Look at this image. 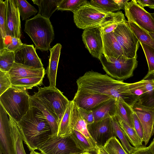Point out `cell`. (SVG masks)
<instances>
[{"label": "cell", "mask_w": 154, "mask_h": 154, "mask_svg": "<svg viewBox=\"0 0 154 154\" xmlns=\"http://www.w3.org/2000/svg\"><path fill=\"white\" fill-rule=\"evenodd\" d=\"M78 89L90 93L106 95L121 99L133 107L139 97L131 94L128 83L93 71L86 72L77 80Z\"/></svg>", "instance_id": "6da1fadb"}, {"label": "cell", "mask_w": 154, "mask_h": 154, "mask_svg": "<svg viewBox=\"0 0 154 154\" xmlns=\"http://www.w3.org/2000/svg\"><path fill=\"white\" fill-rule=\"evenodd\" d=\"M23 141L31 151L38 147L52 135L51 130L42 112L30 106L27 113L18 122Z\"/></svg>", "instance_id": "7a4b0ae2"}, {"label": "cell", "mask_w": 154, "mask_h": 154, "mask_svg": "<svg viewBox=\"0 0 154 154\" xmlns=\"http://www.w3.org/2000/svg\"><path fill=\"white\" fill-rule=\"evenodd\" d=\"M24 31L32 41L36 49L46 51L51 48L50 44L54 39V34L49 19L37 14L26 20Z\"/></svg>", "instance_id": "3957f363"}, {"label": "cell", "mask_w": 154, "mask_h": 154, "mask_svg": "<svg viewBox=\"0 0 154 154\" xmlns=\"http://www.w3.org/2000/svg\"><path fill=\"white\" fill-rule=\"evenodd\" d=\"M29 98L26 89L11 87L0 96V104L8 116L18 122L30 108Z\"/></svg>", "instance_id": "277c9868"}, {"label": "cell", "mask_w": 154, "mask_h": 154, "mask_svg": "<svg viewBox=\"0 0 154 154\" xmlns=\"http://www.w3.org/2000/svg\"><path fill=\"white\" fill-rule=\"evenodd\" d=\"M113 13L105 11L86 0L73 12V20L77 27L84 29L100 26Z\"/></svg>", "instance_id": "5b68a950"}, {"label": "cell", "mask_w": 154, "mask_h": 154, "mask_svg": "<svg viewBox=\"0 0 154 154\" xmlns=\"http://www.w3.org/2000/svg\"><path fill=\"white\" fill-rule=\"evenodd\" d=\"M99 59L106 74L118 80L123 81L132 76L137 66L138 61L135 58H128L120 56L107 60L102 54Z\"/></svg>", "instance_id": "8992f818"}, {"label": "cell", "mask_w": 154, "mask_h": 154, "mask_svg": "<svg viewBox=\"0 0 154 154\" xmlns=\"http://www.w3.org/2000/svg\"><path fill=\"white\" fill-rule=\"evenodd\" d=\"M34 95L47 104L60 122L69 101L63 93L57 88L45 86L39 88Z\"/></svg>", "instance_id": "52a82bcc"}, {"label": "cell", "mask_w": 154, "mask_h": 154, "mask_svg": "<svg viewBox=\"0 0 154 154\" xmlns=\"http://www.w3.org/2000/svg\"><path fill=\"white\" fill-rule=\"evenodd\" d=\"M112 32L125 57L128 58H137V52L140 43L131 30L128 21L119 24Z\"/></svg>", "instance_id": "ba28073f"}, {"label": "cell", "mask_w": 154, "mask_h": 154, "mask_svg": "<svg viewBox=\"0 0 154 154\" xmlns=\"http://www.w3.org/2000/svg\"><path fill=\"white\" fill-rule=\"evenodd\" d=\"M37 149L43 154H70L82 152L77 147L71 135L63 137L51 136Z\"/></svg>", "instance_id": "9c48e42d"}, {"label": "cell", "mask_w": 154, "mask_h": 154, "mask_svg": "<svg viewBox=\"0 0 154 154\" xmlns=\"http://www.w3.org/2000/svg\"><path fill=\"white\" fill-rule=\"evenodd\" d=\"M124 10L128 21L135 23L148 32L154 33V20L150 13L140 7L135 0L128 2Z\"/></svg>", "instance_id": "30bf717a"}, {"label": "cell", "mask_w": 154, "mask_h": 154, "mask_svg": "<svg viewBox=\"0 0 154 154\" xmlns=\"http://www.w3.org/2000/svg\"><path fill=\"white\" fill-rule=\"evenodd\" d=\"M133 109L142 125L143 142L146 146L154 134V106H146L138 101L134 104Z\"/></svg>", "instance_id": "8fae6325"}, {"label": "cell", "mask_w": 154, "mask_h": 154, "mask_svg": "<svg viewBox=\"0 0 154 154\" xmlns=\"http://www.w3.org/2000/svg\"><path fill=\"white\" fill-rule=\"evenodd\" d=\"M87 128L90 134L99 147L103 146L109 139L115 136L112 117L87 125Z\"/></svg>", "instance_id": "7c38bea8"}, {"label": "cell", "mask_w": 154, "mask_h": 154, "mask_svg": "<svg viewBox=\"0 0 154 154\" xmlns=\"http://www.w3.org/2000/svg\"><path fill=\"white\" fill-rule=\"evenodd\" d=\"M82 40L85 48L91 55L98 59L103 53L102 34L98 26L84 29Z\"/></svg>", "instance_id": "4fadbf2b"}, {"label": "cell", "mask_w": 154, "mask_h": 154, "mask_svg": "<svg viewBox=\"0 0 154 154\" xmlns=\"http://www.w3.org/2000/svg\"><path fill=\"white\" fill-rule=\"evenodd\" d=\"M111 98H113L106 95L90 93L77 90L72 100L77 107L92 111Z\"/></svg>", "instance_id": "5bb4252c"}, {"label": "cell", "mask_w": 154, "mask_h": 154, "mask_svg": "<svg viewBox=\"0 0 154 154\" xmlns=\"http://www.w3.org/2000/svg\"><path fill=\"white\" fill-rule=\"evenodd\" d=\"M14 54L16 63L36 68H44L33 45L23 44L14 52Z\"/></svg>", "instance_id": "9a60e30c"}, {"label": "cell", "mask_w": 154, "mask_h": 154, "mask_svg": "<svg viewBox=\"0 0 154 154\" xmlns=\"http://www.w3.org/2000/svg\"><path fill=\"white\" fill-rule=\"evenodd\" d=\"M8 115L0 104V151L3 154H14L13 141Z\"/></svg>", "instance_id": "2e32d148"}, {"label": "cell", "mask_w": 154, "mask_h": 154, "mask_svg": "<svg viewBox=\"0 0 154 154\" xmlns=\"http://www.w3.org/2000/svg\"><path fill=\"white\" fill-rule=\"evenodd\" d=\"M7 20L8 35L20 38V15L17 0H8Z\"/></svg>", "instance_id": "e0dca14e"}, {"label": "cell", "mask_w": 154, "mask_h": 154, "mask_svg": "<svg viewBox=\"0 0 154 154\" xmlns=\"http://www.w3.org/2000/svg\"><path fill=\"white\" fill-rule=\"evenodd\" d=\"M29 103L30 106L39 109L46 119L51 130V136H57L60 122L55 114L45 103L34 95L30 96Z\"/></svg>", "instance_id": "ac0fdd59"}, {"label": "cell", "mask_w": 154, "mask_h": 154, "mask_svg": "<svg viewBox=\"0 0 154 154\" xmlns=\"http://www.w3.org/2000/svg\"><path fill=\"white\" fill-rule=\"evenodd\" d=\"M61 48V45L57 43L49 50V63L46 71L50 83L49 86L51 88H56L57 74Z\"/></svg>", "instance_id": "d6986e66"}, {"label": "cell", "mask_w": 154, "mask_h": 154, "mask_svg": "<svg viewBox=\"0 0 154 154\" xmlns=\"http://www.w3.org/2000/svg\"><path fill=\"white\" fill-rule=\"evenodd\" d=\"M103 43V54L108 60L110 58H117L124 56L123 50L115 38L112 32L102 34Z\"/></svg>", "instance_id": "ffe728a7"}, {"label": "cell", "mask_w": 154, "mask_h": 154, "mask_svg": "<svg viewBox=\"0 0 154 154\" xmlns=\"http://www.w3.org/2000/svg\"><path fill=\"white\" fill-rule=\"evenodd\" d=\"M10 77L20 78L33 76L44 77L45 74L44 68H38L14 63L8 72Z\"/></svg>", "instance_id": "44dd1931"}, {"label": "cell", "mask_w": 154, "mask_h": 154, "mask_svg": "<svg viewBox=\"0 0 154 154\" xmlns=\"http://www.w3.org/2000/svg\"><path fill=\"white\" fill-rule=\"evenodd\" d=\"M116 100L111 98L102 103L92 110L94 122L115 116L116 115Z\"/></svg>", "instance_id": "7402d4cb"}, {"label": "cell", "mask_w": 154, "mask_h": 154, "mask_svg": "<svg viewBox=\"0 0 154 154\" xmlns=\"http://www.w3.org/2000/svg\"><path fill=\"white\" fill-rule=\"evenodd\" d=\"M71 124L73 130L80 132L96 147H99L90 134L87 128V124L82 118L74 103L71 114Z\"/></svg>", "instance_id": "603a6c76"}, {"label": "cell", "mask_w": 154, "mask_h": 154, "mask_svg": "<svg viewBox=\"0 0 154 154\" xmlns=\"http://www.w3.org/2000/svg\"><path fill=\"white\" fill-rule=\"evenodd\" d=\"M8 117L14 154H26L23 147V140L18 123L11 117Z\"/></svg>", "instance_id": "cb8c5ba5"}, {"label": "cell", "mask_w": 154, "mask_h": 154, "mask_svg": "<svg viewBox=\"0 0 154 154\" xmlns=\"http://www.w3.org/2000/svg\"><path fill=\"white\" fill-rule=\"evenodd\" d=\"M73 105V100H69L67 108L60 122L57 137H65L70 136L72 133L73 130L71 126V117Z\"/></svg>", "instance_id": "d4e9b609"}, {"label": "cell", "mask_w": 154, "mask_h": 154, "mask_svg": "<svg viewBox=\"0 0 154 154\" xmlns=\"http://www.w3.org/2000/svg\"><path fill=\"white\" fill-rule=\"evenodd\" d=\"M62 0H32L38 8V14L49 19L52 14L57 10Z\"/></svg>", "instance_id": "484cf974"}, {"label": "cell", "mask_w": 154, "mask_h": 154, "mask_svg": "<svg viewBox=\"0 0 154 154\" xmlns=\"http://www.w3.org/2000/svg\"><path fill=\"white\" fill-rule=\"evenodd\" d=\"M133 107L124 101L116 100V116L124 121L131 127L134 128Z\"/></svg>", "instance_id": "4316f807"}, {"label": "cell", "mask_w": 154, "mask_h": 154, "mask_svg": "<svg viewBox=\"0 0 154 154\" xmlns=\"http://www.w3.org/2000/svg\"><path fill=\"white\" fill-rule=\"evenodd\" d=\"M8 0H0V50L6 48V38L8 35L7 9Z\"/></svg>", "instance_id": "83f0119b"}, {"label": "cell", "mask_w": 154, "mask_h": 154, "mask_svg": "<svg viewBox=\"0 0 154 154\" xmlns=\"http://www.w3.org/2000/svg\"><path fill=\"white\" fill-rule=\"evenodd\" d=\"M126 21L122 11L114 12L105 23L98 27L102 34H106L112 32L118 25Z\"/></svg>", "instance_id": "f1b7e54d"}, {"label": "cell", "mask_w": 154, "mask_h": 154, "mask_svg": "<svg viewBox=\"0 0 154 154\" xmlns=\"http://www.w3.org/2000/svg\"><path fill=\"white\" fill-rule=\"evenodd\" d=\"M44 78L42 76H33L20 78H10V79L12 87L26 90L31 89L34 87L41 84Z\"/></svg>", "instance_id": "f546056e"}, {"label": "cell", "mask_w": 154, "mask_h": 154, "mask_svg": "<svg viewBox=\"0 0 154 154\" xmlns=\"http://www.w3.org/2000/svg\"><path fill=\"white\" fill-rule=\"evenodd\" d=\"M119 125L124 133L128 140L135 148L143 145V141L140 139L136 131L119 117L115 116Z\"/></svg>", "instance_id": "4dcf8cb0"}, {"label": "cell", "mask_w": 154, "mask_h": 154, "mask_svg": "<svg viewBox=\"0 0 154 154\" xmlns=\"http://www.w3.org/2000/svg\"><path fill=\"white\" fill-rule=\"evenodd\" d=\"M77 147L82 152L90 151L99 147H96L84 135L79 131L73 130L71 135Z\"/></svg>", "instance_id": "1f68e13d"}, {"label": "cell", "mask_w": 154, "mask_h": 154, "mask_svg": "<svg viewBox=\"0 0 154 154\" xmlns=\"http://www.w3.org/2000/svg\"><path fill=\"white\" fill-rule=\"evenodd\" d=\"M112 128L115 136L118 137L122 143L125 150L131 154L135 148L130 144L129 142L117 122L115 116L112 117Z\"/></svg>", "instance_id": "d6a6232c"}, {"label": "cell", "mask_w": 154, "mask_h": 154, "mask_svg": "<svg viewBox=\"0 0 154 154\" xmlns=\"http://www.w3.org/2000/svg\"><path fill=\"white\" fill-rule=\"evenodd\" d=\"M15 63L14 52L6 48L0 50V70L8 72Z\"/></svg>", "instance_id": "836d02e7"}, {"label": "cell", "mask_w": 154, "mask_h": 154, "mask_svg": "<svg viewBox=\"0 0 154 154\" xmlns=\"http://www.w3.org/2000/svg\"><path fill=\"white\" fill-rule=\"evenodd\" d=\"M130 28L140 42L145 44L154 49V40L148 33L132 22L128 21Z\"/></svg>", "instance_id": "e575fe53"}, {"label": "cell", "mask_w": 154, "mask_h": 154, "mask_svg": "<svg viewBox=\"0 0 154 154\" xmlns=\"http://www.w3.org/2000/svg\"><path fill=\"white\" fill-rule=\"evenodd\" d=\"M103 147L109 154H129L115 136L109 139Z\"/></svg>", "instance_id": "d590c367"}, {"label": "cell", "mask_w": 154, "mask_h": 154, "mask_svg": "<svg viewBox=\"0 0 154 154\" xmlns=\"http://www.w3.org/2000/svg\"><path fill=\"white\" fill-rule=\"evenodd\" d=\"M20 16L22 20H26L30 16L35 15L38 11L25 0H17Z\"/></svg>", "instance_id": "8d00e7d4"}, {"label": "cell", "mask_w": 154, "mask_h": 154, "mask_svg": "<svg viewBox=\"0 0 154 154\" xmlns=\"http://www.w3.org/2000/svg\"><path fill=\"white\" fill-rule=\"evenodd\" d=\"M90 2L93 6L106 12H114L120 10L114 0H91Z\"/></svg>", "instance_id": "74e56055"}, {"label": "cell", "mask_w": 154, "mask_h": 154, "mask_svg": "<svg viewBox=\"0 0 154 154\" xmlns=\"http://www.w3.org/2000/svg\"><path fill=\"white\" fill-rule=\"evenodd\" d=\"M140 43L146 56L149 68L148 73L143 79L146 80L154 72V49L145 44Z\"/></svg>", "instance_id": "f35d334b"}, {"label": "cell", "mask_w": 154, "mask_h": 154, "mask_svg": "<svg viewBox=\"0 0 154 154\" xmlns=\"http://www.w3.org/2000/svg\"><path fill=\"white\" fill-rule=\"evenodd\" d=\"M86 0H62L59 4L58 11H69L75 12Z\"/></svg>", "instance_id": "ab89813d"}, {"label": "cell", "mask_w": 154, "mask_h": 154, "mask_svg": "<svg viewBox=\"0 0 154 154\" xmlns=\"http://www.w3.org/2000/svg\"><path fill=\"white\" fill-rule=\"evenodd\" d=\"M144 82V80L143 79L136 82L129 83V89L131 94L139 98L145 94Z\"/></svg>", "instance_id": "60d3db41"}, {"label": "cell", "mask_w": 154, "mask_h": 154, "mask_svg": "<svg viewBox=\"0 0 154 154\" xmlns=\"http://www.w3.org/2000/svg\"><path fill=\"white\" fill-rule=\"evenodd\" d=\"M11 87L8 72L0 70V96Z\"/></svg>", "instance_id": "b9f144b4"}, {"label": "cell", "mask_w": 154, "mask_h": 154, "mask_svg": "<svg viewBox=\"0 0 154 154\" xmlns=\"http://www.w3.org/2000/svg\"><path fill=\"white\" fill-rule=\"evenodd\" d=\"M77 108L82 118L87 125L91 124L94 122L92 111L86 110L78 107Z\"/></svg>", "instance_id": "7bdbcfd3"}, {"label": "cell", "mask_w": 154, "mask_h": 154, "mask_svg": "<svg viewBox=\"0 0 154 154\" xmlns=\"http://www.w3.org/2000/svg\"><path fill=\"white\" fill-rule=\"evenodd\" d=\"M133 119L134 129L139 137L143 142L144 136L143 128L139 118L134 112L133 114Z\"/></svg>", "instance_id": "ee69618b"}, {"label": "cell", "mask_w": 154, "mask_h": 154, "mask_svg": "<svg viewBox=\"0 0 154 154\" xmlns=\"http://www.w3.org/2000/svg\"><path fill=\"white\" fill-rule=\"evenodd\" d=\"M23 44L20 38L13 37L11 38V42L6 45V48L8 50L14 52Z\"/></svg>", "instance_id": "f6af8a7d"}, {"label": "cell", "mask_w": 154, "mask_h": 154, "mask_svg": "<svg viewBox=\"0 0 154 154\" xmlns=\"http://www.w3.org/2000/svg\"><path fill=\"white\" fill-rule=\"evenodd\" d=\"M144 86L146 91L145 94H149L154 92V79L144 80Z\"/></svg>", "instance_id": "bcb514c9"}, {"label": "cell", "mask_w": 154, "mask_h": 154, "mask_svg": "<svg viewBox=\"0 0 154 154\" xmlns=\"http://www.w3.org/2000/svg\"><path fill=\"white\" fill-rule=\"evenodd\" d=\"M131 154H152L148 147L141 146L135 148Z\"/></svg>", "instance_id": "7dc6e473"}, {"label": "cell", "mask_w": 154, "mask_h": 154, "mask_svg": "<svg viewBox=\"0 0 154 154\" xmlns=\"http://www.w3.org/2000/svg\"><path fill=\"white\" fill-rule=\"evenodd\" d=\"M137 4L141 7L143 8L145 6H150L152 5L151 0H135Z\"/></svg>", "instance_id": "c3c4849f"}, {"label": "cell", "mask_w": 154, "mask_h": 154, "mask_svg": "<svg viewBox=\"0 0 154 154\" xmlns=\"http://www.w3.org/2000/svg\"><path fill=\"white\" fill-rule=\"evenodd\" d=\"M114 1L118 5L120 10H124L126 5L129 1V0H114Z\"/></svg>", "instance_id": "681fc988"}, {"label": "cell", "mask_w": 154, "mask_h": 154, "mask_svg": "<svg viewBox=\"0 0 154 154\" xmlns=\"http://www.w3.org/2000/svg\"><path fill=\"white\" fill-rule=\"evenodd\" d=\"M99 148L92 151L82 152L70 154H100Z\"/></svg>", "instance_id": "f907efd6"}, {"label": "cell", "mask_w": 154, "mask_h": 154, "mask_svg": "<svg viewBox=\"0 0 154 154\" xmlns=\"http://www.w3.org/2000/svg\"><path fill=\"white\" fill-rule=\"evenodd\" d=\"M152 154H154V138L151 142L150 145L148 147Z\"/></svg>", "instance_id": "816d5d0a"}, {"label": "cell", "mask_w": 154, "mask_h": 154, "mask_svg": "<svg viewBox=\"0 0 154 154\" xmlns=\"http://www.w3.org/2000/svg\"><path fill=\"white\" fill-rule=\"evenodd\" d=\"M100 154H109L105 149L103 146L99 147Z\"/></svg>", "instance_id": "f5cc1de1"}, {"label": "cell", "mask_w": 154, "mask_h": 154, "mask_svg": "<svg viewBox=\"0 0 154 154\" xmlns=\"http://www.w3.org/2000/svg\"><path fill=\"white\" fill-rule=\"evenodd\" d=\"M152 1V5L149 7L150 8L154 9V0H151Z\"/></svg>", "instance_id": "db71d44e"}, {"label": "cell", "mask_w": 154, "mask_h": 154, "mask_svg": "<svg viewBox=\"0 0 154 154\" xmlns=\"http://www.w3.org/2000/svg\"><path fill=\"white\" fill-rule=\"evenodd\" d=\"M149 35H150L151 37L154 40V33L153 32H148Z\"/></svg>", "instance_id": "11a10c76"}, {"label": "cell", "mask_w": 154, "mask_h": 154, "mask_svg": "<svg viewBox=\"0 0 154 154\" xmlns=\"http://www.w3.org/2000/svg\"><path fill=\"white\" fill-rule=\"evenodd\" d=\"M29 154H35V151H31Z\"/></svg>", "instance_id": "9f6ffc18"}, {"label": "cell", "mask_w": 154, "mask_h": 154, "mask_svg": "<svg viewBox=\"0 0 154 154\" xmlns=\"http://www.w3.org/2000/svg\"><path fill=\"white\" fill-rule=\"evenodd\" d=\"M150 14L154 20V13H150Z\"/></svg>", "instance_id": "6f0895ef"}, {"label": "cell", "mask_w": 154, "mask_h": 154, "mask_svg": "<svg viewBox=\"0 0 154 154\" xmlns=\"http://www.w3.org/2000/svg\"><path fill=\"white\" fill-rule=\"evenodd\" d=\"M152 75H153V77L154 78V72L152 74Z\"/></svg>", "instance_id": "680465c9"}]
</instances>
